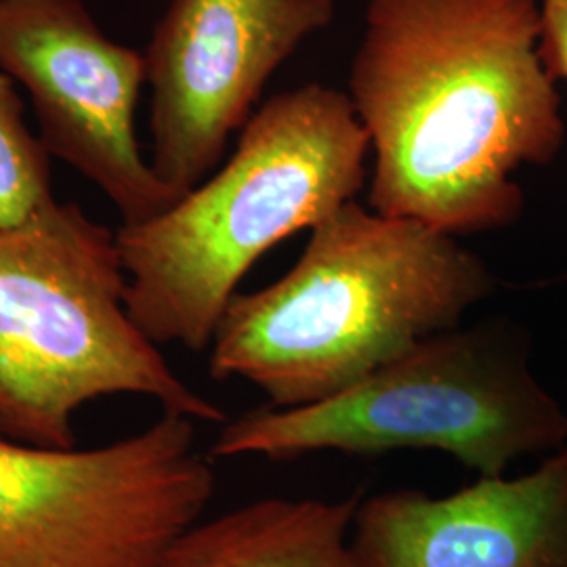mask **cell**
<instances>
[{
    "mask_svg": "<svg viewBox=\"0 0 567 567\" xmlns=\"http://www.w3.org/2000/svg\"><path fill=\"white\" fill-rule=\"evenodd\" d=\"M334 16V0H171L145 51L158 179L179 198L203 183L276 70Z\"/></svg>",
    "mask_w": 567,
    "mask_h": 567,
    "instance_id": "7",
    "label": "cell"
},
{
    "mask_svg": "<svg viewBox=\"0 0 567 567\" xmlns=\"http://www.w3.org/2000/svg\"><path fill=\"white\" fill-rule=\"evenodd\" d=\"M0 70L30 93L44 150L95 183L122 225L179 200L135 137L145 55L110 41L81 0H0Z\"/></svg>",
    "mask_w": 567,
    "mask_h": 567,
    "instance_id": "8",
    "label": "cell"
},
{
    "mask_svg": "<svg viewBox=\"0 0 567 567\" xmlns=\"http://www.w3.org/2000/svg\"><path fill=\"white\" fill-rule=\"evenodd\" d=\"M540 55L555 81H567V0H540Z\"/></svg>",
    "mask_w": 567,
    "mask_h": 567,
    "instance_id": "12",
    "label": "cell"
},
{
    "mask_svg": "<svg viewBox=\"0 0 567 567\" xmlns=\"http://www.w3.org/2000/svg\"><path fill=\"white\" fill-rule=\"evenodd\" d=\"M494 290L456 236L351 200L309 229L278 282L229 301L208 372L257 386L271 408L316 404L463 324Z\"/></svg>",
    "mask_w": 567,
    "mask_h": 567,
    "instance_id": "2",
    "label": "cell"
},
{
    "mask_svg": "<svg viewBox=\"0 0 567 567\" xmlns=\"http://www.w3.org/2000/svg\"><path fill=\"white\" fill-rule=\"evenodd\" d=\"M368 152L343 91L311 82L274 95L244 124L217 175L116 231L133 322L156 344L208 349L248 269L355 200Z\"/></svg>",
    "mask_w": 567,
    "mask_h": 567,
    "instance_id": "3",
    "label": "cell"
},
{
    "mask_svg": "<svg viewBox=\"0 0 567 567\" xmlns=\"http://www.w3.org/2000/svg\"><path fill=\"white\" fill-rule=\"evenodd\" d=\"M529 353L526 330L508 318L456 326L328 400L267 405L227 423L213 456L433 450L477 477H498L567 444V410L536 379Z\"/></svg>",
    "mask_w": 567,
    "mask_h": 567,
    "instance_id": "5",
    "label": "cell"
},
{
    "mask_svg": "<svg viewBox=\"0 0 567 567\" xmlns=\"http://www.w3.org/2000/svg\"><path fill=\"white\" fill-rule=\"evenodd\" d=\"M351 545L360 567H567V444L519 477L360 501Z\"/></svg>",
    "mask_w": 567,
    "mask_h": 567,
    "instance_id": "9",
    "label": "cell"
},
{
    "mask_svg": "<svg viewBox=\"0 0 567 567\" xmlns=\"http://www.w3.org/2000/svg\"><path fill=\"white\" fill-rule=\"evenodd\" d=\"M358 496L261 498L194 524L152 567H360L351 545Z\"/></svg>",
    "mask_w": 567,
    "mask_h": 567,
    "instance_id": "10",
    "label": "cell"
},
{
    "mask_svg": "<svg viewBox=\"0 0 567 567\" xmlns=\"http://www.w3.org/2000/svg\"><path fill=\"white\" fill-rule=\"evenodd\" d=\"M55 203L49 152L23 122L13 79L0 74V231L16 229Z\"/></svg>",
    "mask_w": 567,
    "mask_h": 567,
    "instance_id": "11",
    "label": "cell"
},
{
    "mask_svg": "<svg viewBox=\"0 0 567 567\" xmlns=\"http://www.w3.org/2000/svg\"><path fill=\"white\" fill-rule=\"evenodd\" d=\"M116 234L76 204L44 206L0 231V433L34 446L76 447L86 402L135 393L194 421L224 423L166 364L126 309Z\"/></svg>",
    "mask_w": 567,
    "mask_h": 567,
    "instance_id": "4",
    "label": "cell"
},
{
    "mask_svg": "<svg viewBox=\"0 0 567 567\" xmlns=\"http://www.w3.org/2000/svg\"><path fill=\"white\" fill-rule=\"evenodd\" d=\"M347 84L374 156L368 206L456 238L517 224L515 175L566 143L538 0H370Z\"/></svg>",
    "mask_w": 567,
    "mask_h": 567,
    "instance_id": "1",
    "label": "cell"
},
{
    "mask_svg": "<svg viewBox=\"0 0 567 567\" xmlns=\"http://www.w3.org/2000/svg\"><path fill=\"white\" fill-rule=\"evenodd\" d=\"M213 494L194 419L177 412L91 450L0 433V567H152Z\"/></svg>",
    "mask_w": 567,
    "mask_h": 567,
    "instance_id": "6",
    "label": "cell"
}]
</instances>
